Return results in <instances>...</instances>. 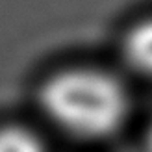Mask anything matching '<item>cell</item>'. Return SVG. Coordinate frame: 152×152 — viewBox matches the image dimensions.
<instances>
[{"mask_svg": "<svg viewBox=\"0 0 152 152\" xmlns=\"http://www.w3.org/2000/svg\"><path fill=\"white\" fill-rule=\"evenodd\" d=\"M0 152H45V145L28 128H4L0 130Z\"/></svg>", "mask_w": 152, "mask_h": 152, "instance_id": "cell-3", "label": "cell"}, {"mask_svg": "<svg viewBox=\"0 0 152 152\" xmlns=\"http://www.w3.org/2000/svg\"><path fill=\"white\" fill-rule=\"evenodd\" d=\"M41 106L63 130L78 137H104L123 124L126 91L113 76L95 69L54 74L41 89Z\"/></svg>", "mask_w": 152, "mask_h": 152, "instance_id": "cell-1", "label": "cell"}, {"mask_svg": "<svg viewBox=\"0 0 152 152\" xmlns=\"http://www.w3.org/2000/svg\"><path fill=\"white\" fill-rule=\"evenodd\" d=\"M124 56L134 69L152 76V20L141 22L128 34Z\"/></svg>", "mask_w": 152, "mask_h": 152, "instance_id": "cell-2", "label": "cell"}, {"mask_svg": "<svg viewBox=\"0 0 152 152\" xmlns=\"http://www.w3.org/2000/svg\"><path fill=\"white\" fill-rule=\"evenodd\" d=\"M147 150L152 152V128L148 130V135H147Z\"/></svg>", "mask_w": 152, "mask_h": 152, "instance_id": "cell-4", "label": "cell"}]
</instances>
